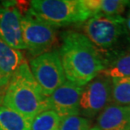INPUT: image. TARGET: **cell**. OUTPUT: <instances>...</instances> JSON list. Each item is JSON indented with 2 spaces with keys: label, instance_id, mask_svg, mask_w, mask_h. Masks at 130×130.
<instances>
[{
  "label": "cell",
  "instance_id": "4fadbf2b",
  "mask_svg": "<svg viewBox=\"0 0 130 130\" xmlns=\"http://www.w3.org/2000/svg\"><path fill=\"white\" fill-rule=\"evenodd\" d=\"M91 16L97 14L120 15L130 4L127 0H83Z\"/></svg>",
  "mask_w": 130,
  "mask_h": 130
},
{
  "label": "cell",
  "instance_id": "9a60e30c",
  "mask_svg": "<svg viewBox=\"0 0 130 130\" xmlns=\"http://www.w3.org/2000/svg\"><path fill=\"white\" fill-rule=\"evenodd\" d=\"M111 102L119 106H130V77L111 79Z\"/></svg>",
  "mask_w": 130,
  "mask_h": 130
},
{
  "label": "cell",
  "instance_id": "ba28073f",
  "mask_svg": "<svg viewBox=\"0 0 130 130\" xmlns=\"http://www.w3.org/2000/svg\"><path fill=\"white\" fill-rule=\"evenodd\" d=\"M22 14L16 2H3L0 5V38L17 50H25L23 41Z\"/></svg>",
  "mask_w": 130,
  "mask_h": 130
},
{
  "label": "cell",
  "instance_id": "52a82bcc",
  "mask_svg": "<svg viewBox=\"0 0 130 130\" xmlns=\"http://www.w3.org/2000/svg\"><path fill=\"white\" fill-rule=\"evenodd\" d=\"M111 79L99 74L83 86L79 100V115L93 118L111 102Z\"/></svg>",
  "mask_w": 130,
  "mask_h": 130
},
{
  "label": "cell",
  "instance_id": "8992f818",
  "mask_svg": "<svg viewBox=\"0 0 130 130\" xmlns=\"http://www.w3.org/2000/svg\"><path fill=\"white\" fill-rule=\"evenodd\" d=\"M21 25L25 50L33 58L50 52L55 45L56 28L42 21L29 10L22 15Z\"/></svg>",
  "mask_w": 130,
  "mask_h": 130
},
{
  "label": "cell",
  "instance_id": "e0dca14e",
  "mask_svg": "<svg viewBox=\"0 0 130 130\" xmlns=\"http://www.w3.org/2000/svg\"><path fill=\"white\" fill-rule=\"evenodd\" d=\"M91 128L90 119L80 115L62 118L59 124V130H90Z\"/></svg>",
  "mask_w": 130,
  "mask_h": 130
},
{
  "label": "cell",
  "instance_id": "d6986e66",
  "mask_svg": "<svg viewBox=\"0 0 130 130\" xmlns=\"http://www.w3.org/2000/svg\"><path fill=\"white\" fill-rule=\"evenodd\" d=\"M126 25H127V28H128V31H130V13H129L128 18L126 19Z\"/></svg>",
  "mask_w": 130,
  "mask_h": 130
},
{
  "label": "cell",
  "instance_id": "30bf717a",
  "mask_svg": "<svg viewBox=\"0 0 130 130\" xmlns=\"http://www.w3.org/2000/svg\"><path fill=\"white\" fill-rule=\"evenodd\" d=\"M100 130H130V106L110 103L97 117Z\"/></svg>",
  "mask_w": 130,
  "mask_h": 130
},
{
  "label": "cell",
  "instance_id": "9c48e42d",
  "mask_svg": "<svg viewBox=\"0 0 130 130\" xmlns=\"http://www.w3.org/2000/svg\"><path fill=\"white\" fill-rule=\"evenodd\" d=\"M83 86L67 80L48 97L49 109L61 119L79 115V100Z\"/></svg>",
  "mask_w": 130,
  "mask_h": 130
},
{
  "label": "cell",
  "instance_id": "2e32d148",
  "mask_svg": "<svg viewBox=\"0 0 130 130\" xmlns=\"http://www.w3.org/2000/svg\"><path fill=\"white\" fill-rule=\"evenodd\" d=\"M61 118L55 111L47 110L33 119L30 130H59Z\"/></svg>",
  "mask_w": 130,
  "mask_h": 130
},
{
  "label": "cell",
  "instance_id": "5b68a950",
  "mask_svg": "<svg viewBox=\"0 0 130 130\" xmlns=\"http://www.w3.org/2000/svg\"><path fill=\"white\" fill-rule=\"evenodd\" d=\"M36 83L44 95L49 97L67 81L58 52L50 51L36 58L29 63Z\"/></svg>",
  "mask_w": 130,
  "mask_h": 130
},
{
  "label": "cell",
  "instance_id": "3957f363",
  "mask_svg": "<svg viewBox=\"0 0 130 130\" xmlns=\"http://www.w3.org/2000/svg\"><path fill=\"white\" fill-rule=\"evenodd\" d=\"M83 30L106 62L116 53L130 46L126 19L121 15L97 14L85 22Z\"/></svg>",
  "mask_w": 130,
  "mask_h": 130
},
{
  "label": "cell",
  "instance_id": "ffe728a7",
  "mask_svg": "<svg viewBox=\"0 0 130 130\" xmlns=\"http://www.w3.org/2000/svg\"><path fill=\"white\" fill-rule=\"evenodd\" d=\"M90 130H100V128H99L98 127L95 126V127H92V128H90Z\"/></svg>",
  "mask_w": 130,
  "mask_h": 130
},
{
  "label": "cell",
  "instance_id": "277c9868",
  "mask_svg": "<svg viewBox=\"0 0 130 130\" xmlns=\"http://www.w3.org/2000/svg\"><path fill=\"white\" fill-rule=\"evenodd\" d=\"M28 10L54 28L85 23L91 17L83 0H34Z\"/></svg>",
  "mask_w": 130,
  "mask_h": 130
},
{
  "label": "cell",
  "instance_id": "8fae6325",
  "mask_svg": "<svg viewBox=\"0 0 130 130\" xmlns=\"http://www.w3.org/2000/svg\"><path fill=\"white\" fill-rule=\"evenodd\" d=\"M25 61L22 52L13 48L0 38V71L7 85L13 74Z\"/></svg>",
  "mask_w": 130,
  "mask_h": 130
},
{
  "label": "cell",
  "instance_id": "5bb4252c",
  "mask_svg": "<svg viewBox=\"0 0 130 130\" xmlns=\"http://www.w3.org/2000/svg\"><path fill=\"white\" fill-rule=\"evenodd\" d=\"M32 120L0 106V130H30Z\"/></svg>",
  "mask_w": 130,
  "mask_h": 130
},
{
  "label": "cell",
  "instance_id": "7a4b0ae2",
  "mask_svg": "<svg viewBox=\"0 0 130 130\" xmlns=\"http://www.w3.org/2000/svg\"><path fill=\"white\" fill-rule=\"evenodd\" d=\"M2 102L4 106L32 121L38 114L50 110L48 97L41 91L26 61L9 79Z\"/></svg>",
  "mask_w": 130,
  "mask_h": 130
},
{
  "label": "cell",
  "instance_id": "ac0fdd59",
  "mask_svg": "<svg viewBox=\"0 0 130 130\" xmlns=\"http://www.w3.org/2000/svg\"><path fill=\"white\" fill-rule=\"evenodd\" d=\"M7 86V83L5 82V80L4 79V76H3L1 71H0V90L4 89V87Z\"/></svg>",
  "mask_w": 130,
  "mask_h": 130
},
{
  "label": "cell",
  "instance_id": "6da1fadb",
  "mask_svg": "<svg viewBox=\"0 0 130 130\" xmlns=\"http://www.w3.org/2000/svg\"><path fill=\"white\" fill-rule=\"evenodd\" d=\"M61 37L58 53L67 80L84 86L105 69L106 59L84 34L65 31Z\"/></svg>",
  "mask_w": 130,
  "mask_h": 130
},
{
  "label": "cell",
  "instance_id": "7c38bea8",
  "mask_svg": "<svg viewBox=\"0 0 130 130\" xmlns=\"http://www.w3.org/2000/svg\"><path fill=\"white\" fill-rule=\"evenodd\" d=\"M100 74L111 79L130 77V46L109 58Z\"/></svg>",
  "mask_w": 130,
  "mask_h": 130
}]
</instances>
